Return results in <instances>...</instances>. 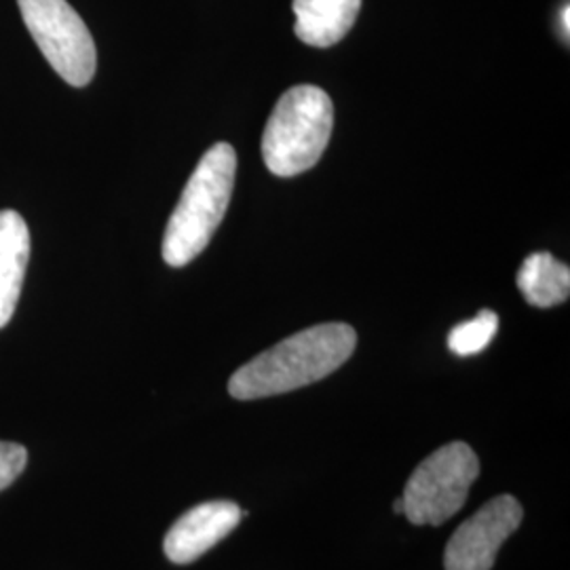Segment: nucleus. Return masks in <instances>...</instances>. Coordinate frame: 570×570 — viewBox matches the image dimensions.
I'll return each instance as SVG.
<instances>
[{
  "label": "nucleus",
  "instance_id": "nucleus-1",
  "mask_svg": "<svg viewBox=\"0 0 570 570\" xmlns=\"http://www.w3.org/2000/svg\"><path fill=\"white\" fill-rule=\"evenodd\" d=\"M355 345L357 334L346 324L306 327L239 367L228 381V393L245 402L313 385L343 366Z\"/></svg>",
  "mask_w": 570,
  "mask_h": 570
},
{
  "label": "nucleus",
  "instance_id": "nucleus-2",
  "mask_svg": "<svg viewBox=\"0 0 570 570\" xmlns=\"http://www.w3.org/2000/svg\"><path fill=\"white\" fill-rule=\"evenodd\" d=\"M237 153L230 144H214L188 178L164 237V258L169 266L193 263L212 242L225 220L235 188Z\"/></svg>",
  "mask_w": 570,
  "mask_h": 570
},
{
  "label": "nucleus",
  "instance_id": "nucleus-3",
  "mask_svg": "<svg viewBox=\"0 0 570 570\" xmlns=\"http://www.w3.org/2000/svg\"><path fill=\"white\" fill-rule=\"evenodd\" d=\"M334 125V106L324 89H287L266 122L263 157L271 174L294 178L322 159Z\"/></svg>",
  "mask_w": 570,
  "mask_h": 570
},
{
  "label": "nucleus",
  "instance_id": "nucleus-4",
  "mask_svg": "<svg viewBox=\"0 0 570 570\" xmlns=\"http://www.w3.org/2000/svg\"><path fill=\"white\" fill-rule=\"evenodd\" d=\"M480 475L478 454L465 442H452L428 456L407 480L404 515L416 527H440L465 505Z\"/></svg>",
  "mask_w": 570,
  "mask_h": 570
},
{
  "label": "nucleus",
  "instance_id": "nucleus-5",
  "mask_svg": "<svg viewBox=\"0 0 570 570\" xmlns=\"http://www.w3.org/2000/svg\"><path fill=\"white\" fill-rule=\"evenodd\" d=\"M21 18L49 66L72 87L96 75V42L81 16L66 0H18Z\"/></svg>",
  "mask_w": 570,
  "mask_h": 570
},
{
  "label": "nucleus",
  "instance_id": "nucleus-6",
  "mask_svg": "<svg viewBox=\"0 0 570 570\" xmlns=\"http://www.w3.org/2000/svg\"><path fill=\"white\" fill-rule=\"evenodd\" d=\"M524 518L522 505L510 494L489 501L450 537L444 551L446 570H490L501 546Z\"/></svg>",
  "mask_w": 570,
  "mask_h": 570
},
{
  "label": "nucleus",
  "instance_id": "nucleus-7",
  "mask_svg": "<svg viewBox=\"0 0 570 570\" xmlns=\"http://www.w3.org/2000/svg\"><path fill=\"white\" fill-rule=\"evenodd\" d=\"M242 510L233 501L202 503L169 529L165 537V556L174 564H190L218 546L228 532L239 527Z\"/></svg>",
  "mask_w": 570,
  "mask_h": 570
},
{
  "label": "nucleus",
  "instance_id": "nucleus-8",
  "mask_svg": "<svg viewBox=\"0 0 570 570\" xmlns=\"http://www.w3.org/2000/svg\"><path fill=\"white\" fill-rule=\"evenodd\" d=\"M30 258V230L13 209L0 212V327L7 326L20 301Z\"/></svg>",
  "mask_w": 570,
  "mask_h": 570
},
{
  "label": "nucleus",
  "instance_id": "nucleus-9",
  "mask_svg": "<svg viewBox=\"0 0 570 570\" xmlns=\"http://www.w3.org/2000/svg\"><path fill=\"white\" fill-rule=\"evenodd\" d=\"M296 37L311 47L343 41L360 16L362 0H294Z\"/></svg>",
  "mask_w": 570,
  "mask_h": 570
},
{
  "label": "nucleus",
  "instance_id": "nucleus-10",
  "mask_svg": "<svg viewBox=\"0 0 570 570\" xmlns=\"http://www.w3.org/2000/svg\"><path fill=\"white\" fill-rule=\"evenodd\" d=\"M518 287L529 305L539 308L562 305L569 301V265L556 261L548 252L530 254L518 273Z\"/></svg>",
  "mask_w": 570,
  "mask_h": 570
},
{
  "label": "nucleus",
  "instance_id": "nucleus-11",
  "mask_svg": "<svg viewBox=\"0 0 570 570\" xmlns=\"http://www.w3.org/2000/svg\"><path fill=\"white\" fill-rule=\"evenodd\" d=\"M499 330V317L492 311H480L473 320L459 324L450 332L449 348L452 353L469 357L490 345Z\"/></svg>",
  "mask_w": 570,
  "mask_h": 570
},
{
  "label": "nucleus",
  "instance_id": "nucleus-12",
  "mask_svg": "<svg viewBox=\"0 0 570 570\" xmlns=\"http://www.w3.org/2000/svg\"><path fill=\"white\" fill-rule=\"evenodd\" d=\"M28 463V452L21 444L0 442V490L9 489Z\"/></svg>",
  "mask_w": 570,
  "mask_h": 570
},
{
  "label": "nucleus",
  "instance_id": "nucleus-13",
  "mask_svg": "<svg viewBox=\"0 0 570 570\" xmlns=\"http://www.w3.org/2000/svg\"><path fill=\"white\" fill-rule=\"evenodd\" d=\"M569 4L562 9V16H560V21H564V37L569 39L570 26H569Z\"/></svg>",
  "mask_w": 570,
  "mask_h": 570
},
{
  "label": "nucleus",
  "instance_id": "nucleus-14",
  "mask_svg": "<svg viewBox=\"0 0 570 570\" xmlns=\"http://www.w3.org/2000/svg\"><path fill=\"white\" fill-rule=\"evenodd\" d=\"M395 513H404V501L402 499L395 501Z\"/></svg>",
  "mask_w": 570,
  "mask_h": 570
}]
</instances>
